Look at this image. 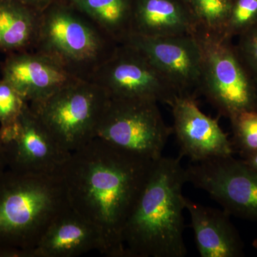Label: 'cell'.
<instances>
[{"instance_id": "obj_1", "label": "cell", "mask_w": 257, "mask_h": 257, "mask_svg": "<svg viewBox=\"0 0 257 257\" xmlns=\"http://www.w3.org/2000/svg\"><path fill=\"white\" fill-rule=\"evenodd\" d=\"M155 162L96 138L72 152L58 174L69 208L99 230L103 254L126 257L125 225Z\"/></svg>"}, {"instance_id": "obj_2", "label": "cell", "mask_w": 257, "mask_h": 257, "mask_svg": "<svg viewBox=\"0 0 257 257\" xmlns=\"http://www.w3.org/2000/svg\"><path fill=\"white\" fill-rule=\"evenodd\" d=\"M181 159L155 160L123 232L126 257H184L187 183Z\"/></svg>"}, {"instance_id": "obj_3", "label": "cell", "mask_w": 257, "mask_h": 257, "mask_svg": "<svg viewBox=\"0 0 257 257\" xmlns=\"http://www.w3.org/2000/svg\"><path fill=\"white\" fill-rule=\"evenodd\" d=\"M68 207L59 175L3 171L0 244L33 251L52 221Z\"/></svg>"}, {"instance_id": "obj_4", "label": "cell", "mask_w": 257, "mask_h": 257, "mask_svg": "<svg viewBox=\"0 0 257 257\" xmlns=\"http://www.w3.org/2000/svg\"><path fill=\"white\" fill-rule=\"evenodd\" d=\"M117 44L87 17L62 0L41 13L33 50L50 57L74 77L89 80Z\"/></svg>"}, {"instance_id": "obj_5", "label": "cell", "mask_w": 257, "mask_h": 257, "mask_svg": "<svg viewBox=\"0 0 257 257\" xmlns=\"http://www.w3.org/2000/svg\"><path fill=\"white\" fill-rule=\"evenodd\" d=\"M202 50L199 94L228 119L257 110V86L248 74L232 40L202 31L195 33Z\"/></svg>"}, {"instance_id": "obj_6", "label": "cell", "mask_w": 257, "mask_h": 257, "mask_svg": "<svg viewBox=\"0 0 257 257\" xmlns=\"http://www.w3.org/2000/svg\"><path fill=\"white\" fill-rule=\"evenodd\" d=\"M109 100L100 86L78 79L44 100L29 104L56 141L72 153L96 138Z\"/></svg>"}, {"instance_id": "obj_7", "label": "cell", "mask_w": 257, "mask_h": 257, "mask_svg": "<svg viewBox=\"0 0 257 257\" xmlns=\"http://www.w3.org/2000/svg\"><path fill=\"white\" fill-rule=\"evenodd\" d=\"M171 135L158 103L140 99L109 98L96 130L112 146L153 160L162 157Z\"/></svg>"}, {"instance_id": "obj_8", "label": "cell", "mask_w": 257, "mask_h": 257, "mask_svg": "<svg viewBox=\"0 0 257 257\" xmlns=\"http://www.w3.org/2000/svg\"><path fill=\"white\" fill-rule=\"evenodd\" d=\"M89 80L100 86L111 99L150 100L169 105L179 96L143 52L126 43L116 45Z\"/></svg>"}, {"instance_id": "obj_9", "label": "cell", "mask_w": 257, "mask_h": 257, "mask_svg": "<svg viewBox=\"0 0 257 257\" xmlns=\"http://www.w3.org/2000/svg\"><path fill=\"white\" fill-rule=\"evenodd\" d=\"M187 183L202 189L229 215L257 221V171L233 155L192 162Z\"/></svg>"}, {"instance_id": "obj_10", "label": "cell", "mask_w": 257, "mask_h": 257, "mask_svg": "<svg viewBox=\"0 0 257 257\" xmlns=\"http://www.w3.org/2000/svg\"><path fill=\"white\" fill-rule=\"evenodd\" d=\"M0 145L9 170L58 175L71 152L56 141L29 103L13 124L0 126Z\"/></svg>"}, {"instance_id": "obj_11", "label": "cell", "mask_w": 257, "mask_h": 257, "mask_svg": "<svg viewBox=\"0 0 257 257\" xmlns=\"http://www.w3.org/2000/svg\"><path fill=\"white\" fill-rule=\"evenodd\" d=\"M124 43L143 52L175 87L179 96L196 99L199 95L202 50L195 34L167 37L131 34Z\"/></svg>"}, {"instance_id": "obj_12", "label": "cell", "mask_w": 257, "mask_h": 257, "mask_svg": "<svg viewBox=\"0 0 257 257\" xmlns=\"http://www.w3.org/2000/svg\"><path fill=\"white\" fill-rule=\"evenodd\" d=\"M169 106L173 116L172 128L179 145V157L198 162L234 153L231 140L217 119L204 114L195 98L177 96Z\"/></svg>"}, {"instance_id": "obj_13", "label": "cell", "mask_w": 257, "mask_h": 257, "mask_svg": "<svg viewBox=\"0 0 257 257\" xmlns=\"http://www.w3.org/2000/svg\"><path fill=\"white\" fill-rule=\"evenodd\" d=\"M3 79L29 104L44 100L77 77L50 57L35 50L8 54L1 64Z\"/></svg>"}, {"instance_id": "obj_14", "label": "cell", "mask_w": 257, "mask_h": 257, "mask_svg": "<svg viewBox=\"0 0 257 257\" xmlns=\"http://www.w3.org/2000/svg\"><path fill=\"white\" fill-rule=\"evenodd\" d=\"M103 250L97 228L69 207L52 221L33 251L35 257H75Z\"/></svg>"}, {"instance_id": "obj_15", "label": "cell", "mask_w": 257, "mask_h": 257, "mask_svg": "<svg viewBox=\"0 0 257 257\" xmlns=\"http://www.w3.org/2000/svg\"><path fill=\"white\" fill-rule=\"evenodd\" d=\"M196 244L202 257H241L244 245L229 214L185 199Z\"/></svg>"}, {"instance_id": "obj_16", "label": "cell", "mask_w": 257, "mask_h": 257, "mask_svg": "<svg viewBox=\"0 0 257 257\" xmlns=\"http://www.w3.org/2000/svg\"><path fill=\"white\" fill-rule=\"evenodd\" d=\"M197 31L184 0H134L130 35L167 37L194 35Z\"/></svg>"}, {"instance_id": "obj_17", "label": "cell", "mask_w": 257, "mask_h": 257, "mask_svg": "<svg viewBox=\"0 0 257 257\" xmlns=\"http://www.w3.org/2000/svg\"><path fill=\"white\" fill-rule=\"evenodd\" d=\"M41 13L20 2L0 0V51L8 55L33 50Z\"/></svg>"}, {"instance_id": "obj_18", "label": "cell", "mask_w": 257, "mask_h": 257, "mask_svg": "<svg viewBox=\"0 0 257 257\" xmlns=\"http://www.w3.org/2000/svg\"><path fill=\"white\" fill-rule=\"evenodd\" d=\"M93 22L115 43L131 33L134 0H62Z\"/></svg>"}, {"instance_id": "obj_19", "label": "cell", "mask_w": 257, "mask_h": 257, "mask_svg": "<svg viewBox=\"0 0 257 257\" xmlns=\"http://www.w3.org/2000/svg\"><path fill=\"white\" fill-rule=\"evenodd\" d=\"M197 25V31L224 35L232 0H184Z\"/></svg>"}, {"instance_id": "obj_20", "label": "cell", "mask_w": 257, "mask_h": 257, "mask_svg": "<svg viewBox=\"0 0 257 257\" xmlns=\"http://www.w3.org/2000/svg\"><path fill=\"white\" fill-rule=\"evenodd\" d=\"M229 120L234 152L243 158L257 151V110L242 111Z\"/></svg>"}, {"instance_id": "obj_21", "label": "cell", "mask_w": 257, "mask_h": 257, "mask_svg": "<svg viewBox=\"0 0 257 257\" xmlns=\"http://www.w3.org/2000/svg\"><path fill=\"white\" fill-rule=\"evenodd\" d=\"M257 25V0H232L224 36L238 37Z\"/></svg>"}, {"instance_id": "obj_22", "label": "cell", "mask_w": 257, "mask_h": 257, "mask_svg": "<svg viewBox=\"0 0 257 257\" xmlns=\"http://www.w3.org/2000/svg\"><path fill=\"white\" fill-rule=\"evenodd\" d=\"M28 104L12 84L0 79V126L15 123Z\"/></svg>"}, {"instance_id": "obj_23", "label": "cell", "mask_w": 257, "mask_h": 257, "mask_svg": "<svg viewBox=\"0 0 257 257\" xmlns=\"http://www.w3.org/2000/svg\"><path fill=\"white\" fill-rule=\"evenodd\" d=\"M237 37L235 47L243 65L257 86V25Z\"/></svg>"}, {"instance_id": "obj_24", "label": "cell", "mask_w": 257, "mask_h": 257, "mask_svg": "<svg viewBox=\"0 0 257 257\" xmlns=\"http://www.w3.org/2000/svg\"><path fill=\"white\" fill-rule=\"evenodd\" d=\"M0 257H35L32 250L0 244Z\"/></svg>"}, {"instance_id": "obj_25", "label": "cell", "mask_w": 257, "mask_h": 257, "mask_svg": "<svg viewBox=\"0 0 257 257\" xmlns=\"http://www.w3.org/2000/svg\"><path fill=\"white\" fill-rule=\"evenodd\" d=\"M23 4L28 5L38 11H43L54 0H15Z\"/></svg>"}, {"instance_id": "obj_26", "label": "cell", "mask_w": 257, "mask_h": 257, "mask_svg": "<svg viewBox=\"0 0 257 257\" xmlns=\"http://www.w3.org/2000/svg\"><path fill=\"white\" fill-rule=\"evenodd\" d=\"M241 160L247 164L248 166L252 167L255 170L257 171V151L253 152V153L250 154L247 156L243 157Z\"/></svg>"}, {"instance_id": "obj_27", "label": "cell", "mask_w": 257, "mask_h": 257, "mask_svg": "<svg viewBox=\"0 0 257 257\" xmlns=\"http://www.w3.org/2000/svg\"><path fill=\"white\" fill-rule=\"evenodd\" d=\"M6 167H7L4 153H3V149H2L1 145H0V173L6 170Z\"/></svg>"}, {"instance_id": "obj_28", "label": "cell", "mask_w": 257, "mask_h": 257, "mask_svg": "<svg viewBox=\"0 0 257 257\" xmlns=\"http://www.w3.org/2000/svg\"><path fill=\"white\" fill-rule=\"evenodd\" d=\"M252 245H253V248H254L255 249H256L257 251V237L256 238V239L253 240Z\"/></svg>"}, {"instance_id": "obj_29", "label": "cell", "mask_w": 257, "mask_h": 257, "mask_svg": "<svg viewBox=\"0 0 257 257\" xmlns=\"http://www.w3.org/2000/svg\"><path fill=\"white\" fill-rule=\"evenodd\" d=\"M256 107H257V99H256Z\"/></svg>"}]
</instances>
